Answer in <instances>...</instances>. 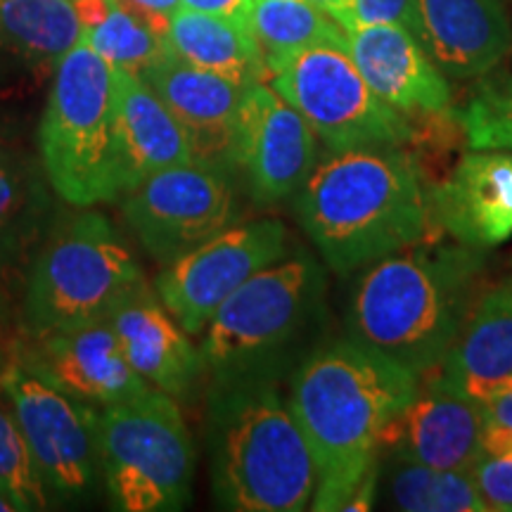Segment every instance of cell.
<instances>
[{"instance_id": "obj_1", "label": "cell", "mask_w": 512, "mask_h": 512, "mask_svg": "<svg viewBox=\"0 0 512 512\" xmlns=\"http://www.w3.org/2000/svg\"><path fill=\"white\" fill-rule=\"evenodd\" d=\"M418 387L413 370L351 337L306 358L287 406L316 465L311 510H347L361 484L377 472L384 425Z\"/></svg>"}, {"instance_id": "obj_2", "label": "cell", "mask_w": 512, "mask_h": 512, "mask_svg": "<svg viewBox=\"0 0 512 512\" xmlns=\"http://www.w3.org/2000/svg\"><path fill=\"white\" fill-rule=\"evenodd\" d=\"M294 211L339 275L418 245L432 226L420 166L401 145L330 152L297 190Z\"/></svg>"}, {"instance_id": "obj_3", "label": "cell", "mask_w": 512, "mask_h": 512, "mask_svg": "<svg viewBox=\"0 0 512 512\" xmlns=\"http://www.w3.org/2000/svg\"><path fill=\"white\" fill-rule=\"evenodd\" d=\"M482 249L408 247L366 266L351 294L349 337L432 375L479 299Z\"/></svg>"}, {"instance_id": "obj_4", "label": "cell", "mask_w": 512, "mask_h": 512, "mask_svg": "<svg viewBox=\"0 0 512 512\" xmlns=\"http://www.w3.org/2000/svg\"><path fill=\"white\" fill-rule=\"evenodd\" d=\"M214 491L223 508L299 512L316 491V465L297 420L273 387L240 377L216 406Z\"/></svg>"}, {"instance_id": "obj_5", "label": "cell", "mask_w": 512, "mask_h": 512, "mask_svg": "<svg viewBox=\"0 0 512 512\" xmlns=\"http://www.w3.org/2000/svg\"><path fill=\"white\" fill-rule=\"evenodd\" d=\"M38 155L57 197L72 207L119 200L117 69L81 38L50 81Z\"/></svg>"}, {"instance_id": "obj_6", "label": "cell", "mask_w": 512, "mask_h": 512, "mask_svg": "<svg viewBox=\"0 0 512 512\" xmlns=\"http://www.w3.org/2000/svg\"><path fill=\"white\" fill-rule=\"evenodd\" d=\"M140 285L143 271L117 228L83 207L57 219L38 249L22 294L24 328L41 337L110 320Z\"/></svg>"}, {"instance_id": "obj_7", "label": "cell", "mask_w": 512, "mask_h": 512, "mask_svg": "<svg viewBox=\"0 0 512 512\" xmlns=\"http://www.w3.org/2000/svg\"><path fill=\"white\" fill-rule=\"evenodd\" d=\"M98 446L117 510L169 512L190 501L195 448L171 394L150 387L102 408Z\"/></svg>"}, {"instance_id": "obj_8", "label": "cell", "mask_w": 512, "mask_h": 512, "mask_svg": "<svg viewBox=\"0 0 512 512\" xmlns=\"http://www.w3.org/2000/svg\"><path fill=\"white\" fill-rule=\"evenodd\" d=\"M268 83L306 119L330 152L403 145L411 119L377 98L344 46H311L266 57Z\"/></svg>"}, {"instance_id": "obj_9", "label": "cell", "mask_w": 512, "mask_h": 512, "mask_svg": "<svg viewBox=\"0 0 512 512\" xmlns=\"http://www.w3.org/2000/svg\"><path fill=\"white\" fill-rule=\"evenodd\" d=\"M323 287L318 261L309 254L261 268L209 320L200 347L204 366L242 377L304 328Z\"/></svg>"}, {"instance_id": "obj_10", "label": "cell", "mask_w": 512, "mask_h": 512, "mask_svg": "<svg viewBox=\"0 0 512 512\" xmlns=\"http://www.w3.org/2000/svg\"><path fill=\"white\" fill-rule=\"evenodd\" d=\"M0 384L43 484L67 496L86 491L100 463V413L43 380L15 344L3 356Z\"/></svg>"}, {"instance_id": "obj_11", "label": "cell", "mask_w": 512, "mask_h": 512, "mask_svg": "<svg viewBox=\"0 0 512 512\" xmlns=\"http://www.w3.org/2000/svg\"><path fill=\"white\" fill-rule=\"evenodd\" d=\"M121 211L145 252L171 264L235 221V192L228 169L190 159L121 195Z\"/></svg>"}, {"instance_id": "obj_12", "label": "cell", "mask_w": 512, "mask_h": 512, "mask_svg": "<svg viewBox=\"0 0 512 512\" xmlns=\"http://www.w3.org/2000/svg\"><path fill=\"white\" fill-rule=\"evenodd\" d=\"M287 230L264 219L223 228L166 264L157 278L164 309L188 335H202L219 306L261 268L285 256Z\"/></svg>"}, {"instance_id": "obj_13", "label": "cell", "mask_w": 512, "mask_h": 512, "mask_svg": "<svg viewBox=\"0 0 512 512\" xmlns=\"http://www.w3.org/2000/svg\"><path fill=\"white\" fill-rule=\"evenodd\" d=\"M72 0H0V133L41 117L57 64L81 38Z\"/></svg>"}, {"instance_id": "obj_14", "label": "cell", "mask_w": 512, "mask_h": 512, "mask_svg": "<svg viewBox=\"0 0 512 512\" xmlns=\"http://www.w3.org/2000/svg\"><path fill=\"white\" fill-rule=\"evenodd\" d=\"M318 162V138L285 98L261 81L242 95L235 128V169L259 204L297 195Z\"/></svg>"}, {"instance_id": "obj_15", "label": "cell", "mask_w": 512, "mask_h": 512, "mask_svg": "<svg viewBox=\"0 0 512 512\" xmlns=\"http://www.w3.org/2000/svg\"><path fill=\"white\" fill-rule=\"evenodd\" d=\"M482 427V403L432 373L384 425L380 451L406 463L470 472L482 456Z\"/></svg>"}, {"instance_id": "obj_16", "label": "cell", "mask_w": 512, "mask_h": 512, "mask_svg": "<svg viewBox=\"0 0 512 512\" xmlns=\"http://www.w3.org/2000/svg\"><path fill=\"white\" fill-rule=\"evenodd\" d=\"M43 380L88 406H110L150 389L128 366L110 320L12 342Z\"/></svg>"}, {"instance_id": "obj_17", "label": "cell", "mask_w": 512, "mask_h": 512, "mask_svg": "<svg viewBox=\"0 0 512 512\" xmlns=\"http://www.w3.org/2000/svg\"><path fill=\"white\" fill-rule=\"evenodd\" d=\"M138 76L181 124L192 159L235 169V128L247 88L181 60L169 46Z\"/></svg>"}, {"instance_id": "obj_18", "label": "cell", "mask_w": 512, "mask_h": 512, "mask_svg": "<svg viewBox=\"0 0 512 512\" xmlns=\"http://www.w3.org/2000/svg\"><path fill=\"white\" fill-rule=\"evenodd\" d=\"M55 195L41 155L0 133V292L10 304L57 221Z\"/></svg>"}, {"instance_id": "obj_19", "label": "cell", "mask_w": 512, "mask_h": 512, "mask_svg": "<svg viewBox=\"0 0 512 512\" xmlns=\"http://www.w3.org/2000/svg\"><path fill=\"white\" fill-rule=\"evenodd\" d=\"M430 223L463 245L489 249L512 238V152H467L425 190Z\"/></svg>"}, {"instance_id": "obj_20", "label": "cell", "mask_w": 512, "mask_h": 512, "mask_svg": "<svg viewBox=\"0 0 512 512\" xmlns=\"http://www.w3.org/2000/svg\"><path fill=\"white\" fill-rule=\"evenodd\" d=\"M347 53L377 98L411 117H437L451 107L444 72L406 27L370 24L344 31Z\"/></svg>"}, {"instance_id": "obj_21", "label": "cell", "mask_w": 512, "mask_h": 512, "mask_svg": "<svg viewBox=\"0 0 512 512\" xmlns=\"http://www.w3.org/2000/svg\"><path fill=\"white\" fill-rule=\"evenodd\" d=\"M415 38L441 72L475 79L512 48V24L503 0H415Z\"/></svg>"}, {"instance_id": "obj_22", "label": "cell", "mask_w": 512, "mask_h": 512, "mask_svg": "<svg viewBox=\"0 0 512 512\" xmlns=\"http://www.w3.org/2000/svg\"><path fill=\"white\" fill-rule=\"evenodd\" d=\"M190 159L188 138L169 107L138 74L117 69L119 200L145 178L190 162Z\"/></svg>"}, {"instance_id": "obj_23", "label": "cell", "mask_w": 512, "mask_h": 512, "mask_svg": "<svg viewBox=\"0 0 512 512\" xmlns=\"http://www.w3.org/2000/svg\"><path fill=\"white\" fill-rule=\"evenodd\" d=\"M128 366L150 387L176 396L188 392L204 370L202 351L185 337L171 313L140 285L110 316Z\"/></svg>"}, {"instance_id": "obj_24", "label": "cell", "mask_w": 512, "mask_h": 512, "mask_svg": "<svg viewBox=\"0 0 512 512\" xmlns=\"http://www.w3.org/2000/svg\"><path fill=\"white\" fill-rule=\"evenodd\" d=\"M439 375L479 403L512 380V278L477 299Z\"/></svg>"}, {"instance_id": "obj_25", "label": "cell", "mask_w": 512, "mask_h": 512, "mask_svg": "<svg viewBox=\"0 0 512 512\" xmlns=\"http://www.w3.org/2000/svg\"><path fill=\"white\" fill-rule=\"evenodd\" d=\"M166 46L181 60L226 76L242 88L268 81L266 57L252 29L230 19L178 8L169 19Z\"/></svg>"}, {"instance_id": "obj_26", "label": "cell", "mask_w": 512, "mask_h": 512, "mask_svg": "<svg viewBox=\"0 0 512 512\" xmlns=\"http://www.w3.org/2000/svg\"><path fill=\"white\" fill-rule=\"evenodd\" d=\"M249 29L264 57L311 46H344L342 24L309 0H252Z\"/></svg>"}, {"instance_id": "obj_27", "label": "cell", "mask_w": 512, "mask_h": 512, "mask_svg": "<svg viewBox=\"0 0 512 512\" xmlns=\"http://www.w3.org/2000/svg\"><path fill=\"white\" fill-rule=\"evenodd\" d=\"M389 494L396 508L408 512H486L472 472L465 470L396 460Z\"/></svg>"}, {"instance_id": "obj_28", "label": "cell", "mask_w": 512, "mask_h": 512, "mask_svg": "<svg viewBox=\"0 0 512 512\" xmlns=\"http://www.w3.org/2000/svg\"><path fill=\"white\" fill-rule=\"evenodd\" d=\"M81 41H86L112 67L133 74H140L166 53V36L162 31H157L121 0H112L102 22L81 31Z\"/></svg>"}, {"instance_id": "obj_29", "label": "cell", "mask_w": 512, "mask_h": 512, "mask_svg": "<svg viewBox=\"0 0 512 512\" xmlns=\"http://www.w3.org/2000/svg\"><path fill=\"white\" fill-rule=\"evenodd\" d=\"M3 356L5 351H0V368H3ZM0 491L22 512L48 508V486L43 484L41 472L31 458L3 384H0Z\"/></svg>"}, {"instance_id": "obj_30", "label": "cell", "mask_w": 512, "mask_h": 512, "mask_svg": "<svg viewBox=\"0 0 512 512\" xmlns=\"http://www.w3.org/2000/svg\"><path fill=\"white\" fill-rule=\"evenodd\" d=\"M456 119L472 150H512V79L482 83Z\"/></svg>"}, {"instance_id": "obj_31", "label": "cell", "mask_w": 512, "mask_h": 512, "mask_svg": "<svg viewBox=\"0 0 512 512\" xmlns=\"http://www.w3.org/2000/svg\"><path fill=\"white\" fill-rule=\"evenodd\" d=\"M344 31L370 24H399L415 36L418 8L415 0H347V8L337 19Z\"/></svg>"}, {"instance_id": "obj_32", "label": "cell", "mask_w": 512, "mask_h": 512, "mask_svg": "<svg viewBox=\"0 0 512 512\" xmlns=\"http://www.w3.org/2000/svg\"><path fill=\"white\" fill-rule=\"evenodd\" d=\"M470 472L486 512H512V451L501 456H479Z\"/></svg>"}, {"instance_id": "obj_33", "label": "cell", "mask_w": 512, "mask_h": 512, "mask_svg": "<svg viewBox=\"0 0 512 512\" xmlns=\"http://www.w3.org/2000/svg\"><path fill=\"white\" fill-rule=\"evenodd\" d=\"M181 8L204 12L238 22L242 27H249V12H252V0H181Z\"/></svg>"}, {"instance_id": "obj_34", "label": "cell", "mask_w": 512, "mask_h": 512, "mask_svg": "<svg viewBox=\"0 0 512 512\" xmlns=\"http://www.w3.org/2000/svg\"><path fill=\"white\" fill-rule=\"evenodd\" d=\"M131 10H136L140 17H145L157 31H162L166 36L169 29V19L174 17V12L181 8V0H121Z\"/></svg>"}, {"instance_id": "obj_35", "label": "cell", "mask_w": 512, "mask_h": 512, "mask_svg": "<svg viewBox=\"0 0 512 512\" xmlns=\"http://www.w3.org/2000/svg\"><path fill=\"white\" fill-rule=\"evenodd\" d=\"M484 422L491 425L505 427L512 432V380H508L503 387H498L494 394L482 403Z\"/></svg>"}, {"instance_id": "obj_36", "label": "cell", "mask_w": 512, "mask_h": 512, "mask_svg": "<svg viewBox=\"0 0 512 512\" xmlns=\"http://www.w3.org/2000/svg\"><path fill=\"white\" fill-rule=\"evenodd\" d=\"M309 3L316 5V8L325 10L332 19H339L344 8H347V0H309Z\"/></svg>"}, {"instance_id": "obj_37", "label": "cell", "mask_w": 512, "mask_h": 512, "mask_svg": "<svg viewBox=\"0 0 512 512\" xmlns=\"http://www.w3.org/2000/svg\"><path fill=\"white\" fill-rule=\"evenodd\" d=\"M10 316H12V304L8 302V299H5V294L0 292V330H3L5 325H8Z\"/></svg>"}, {"instance_id": "obj_38", "label": "cell", "mask_w": 512, "mask_h": 512, "mask_svg": "<svg viewBox=\"0 0 512 512\" xmlns=\"http://www.w3.org/2000/svg\"><path fill=\"white\" fill-rule=\"evenodd\" d=\"M15 510H17V508H15V505H12L10 498L5 496L3 491H0V512H15Z\"/></svg>"}]
</instances>
